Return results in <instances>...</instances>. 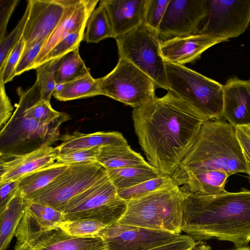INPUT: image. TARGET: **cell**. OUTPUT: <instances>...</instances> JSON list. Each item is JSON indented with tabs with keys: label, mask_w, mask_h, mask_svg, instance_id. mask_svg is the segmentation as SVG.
Returning <instances> with one entry per match:
<instances>
[{
	"label": "cell",
	"mask_w": 250,
	"mask_h": 250,
	"mask_svg": "<svg viewBox=\"0 0 250 250\" xmlns=\"http://www.w3.org/2000/svg\"><path fill=\"white\" fill-rule=\"evenodd\" d=\"M182 231L195 241L211 239L232 242L236 247L250 241V190H225L213 195L188 194Z\"/></svg>",
	"instance_id": "cell-2"
},
{
	"label": "cell",
	"mask_w": 250,
	"mask_h": 250,
	"mask_svg": "<svg viewBox=\"0 0 250 250\" xmlns=\"http://www.w3.org/2000/svg\"><path fill=\"white\" fill-rule=\"evenodd\" d=\"M84 31L72 33L59 42L51 50L43 62V63L53 59L63 57L70 51L79 47L83 40Z\"/></svg>",
	"instance_id": "cell-37"
},
{
	"label": "cell",
	"mask_w": 250,
	"mask_h": 250,
	"mask_svg": "<svg viewBox=\"0 0 250 250\" xmlns=\"http://www.w3.org/2000/svg\"><path fill=\"white\" fill-rule=\"evenodd\" d=\"M79 48L70 51L62 58L55 73L57 85L68 83L90 73L80 55Z\"/></svg>",
	"instance_id": "cell-30"
},
{
	"label": "cell",
	"mask_w": 250,
	"mask_h": 250,
	"mask_svg": "<svg viewBox=\"0 0 250 250\" xmlns=\"http://www.w3.org/2000/svg\"><path fill=\"white\" fill-rule=\"evenodd\" d=\"M106 225L91 220L64 221L59 228L69 235L77 237L94 236Z\"/></svg>",
	"instance_id": "cell-34"
},
{
	"label": "cell",
	"mask_w": 250,
	"mask_h": 250,
	"mask_svg": "<svg viewBox=\"0 0 250 250\" xmlns=\"http://www.w3.org/2000/svg\"><path fill=\"white\" fill-rule=\"evenodd\" d=\"M62 57L50 60L35 69V82L38 86L41 100L50 102L51 95L56 88L55 73Z\"/></svg>",
	"instance_id": "cell-32"
},
{
	"label": "cell",
	"mask_w": 250,
	"mask_h": 250,
	"mask_svg": "<svg viewBox=\"0 0 250 250\" xmlns=\"http://www.w3.org/2000/svg\"><path fill=\"white\" fill-rule=\"evenodd\" d=\"M98 2L97 0H78L76 3L65 7L61 21L45 42L32 69L42 65L51 50L67 36L74 32L84 31L87 19Z\"/></svg>",
	"instance_id": "cell-15"
},
{
	"label": "cell",
	"mask_w": 250,
	"mask_h": 250,
	"mask_svg": "<svg viewBox=\"0 0 250 250\" xmlns=\"http://www.w3.org/2000/svg\"><path fill=\"white\" fill-rule=\"evenodd\" d=\"M223 118L234 127L250 125V80L234 77L223 85Z\"/></svg>",
	"instance_id": "cell-20"
},
{
	"label": "cell",
	"mask_w": 250,
	"mask_h": 250,
	"mask_svg": "<svg viewBox=\"0 0 250 250\" xmlns=\"http://www.w3.org/2000/svg\"><path fill=\"white\" fill-rule=\"evenodd\" d=\"M62 140V143L56 147L59 154L73 150L128 144L123 134L118 131H99L87 134L76 131L65 135Z\"/></svg>",
	"instance_id": "cell-23"
},
{
	"label": "cell",
	"mask_w": 250,
	"mask_h": 250,
	"mask_svg": "<svg viewBox=\"0 0 250 250\" xmlns=\"http://www.w3.org/2000/svg\"><path fill=\"white\" fill-rule=\"evenodd\" d=\"M83 40L89 43H98L109 38L115 39L114 31L104 4L99 6L90 13L86 24Z\"/></svg>",
	"instance_id": "cell-29"
},
{
	"label": "cell",
	"mask_w": 250,
	"mask_h": 250,
	"mask_svg": "<svg viewBox=\"0 0 250 250\" xmlns=\"http://www.w3.org/2000/svg\"><path fill=\"white\" fill-rule=\"evenodd\" d=\"M97 235L103 239L105 250H149L185 236L118 222L106 226Z\"/></svg>",
	"instance_id": "cell-12"
},
{
	"label": "cell",
	"mask_w": 250,
	"mask_h": 250,
	"mask_svg": "<svg viewBox=\"0 0 250 250\" xmlns=\"http://www.w3.org/2000/svg\"><path fill=\"white\" fill-rule=\"evenodd\" d=\"M229 175L220 170H204L186 175L175 181L184 192L198 195H213L224 191Z\"/></svg>",
	"instance_id": "cell-22"
},
{
	"label": "cell",
	"mask_w": 250,
	"mask_h": 250,
	"mask_svg": "<svg viewBox=\"0 0 250 250\" xmlns=\"http://www.w3.org/2000/svg\"><path fill=\"white\" fill-rule=\"evenodd\" d=\"M27 3L29 12L22 35L24 49L38 41L46 42L61 21L65 9L58 0H29Z\"/></svg>",
	"instance_id": "cell-14"
},
{
	"label": "cell",
	"mask_w": 250,
	"mask_h": 250,
	"mask_svg": "<svg viewBox=\"0 0 250 250\" xmlns=\"http://www.w3.org/2000/svg\"><path fill=\"white\" fill-rule=\"evenodd\" d=\"M187 250H211L210 247L203 241H197L191 248Z\"/></svg>",
	"instance_id": "cell-45"
},
{
	"label": "cell",
	"mask_w": 250,
	"mask_h": 250,
	"mask_svg": "<svg viewBox=\"0 0 250 250\" xmlns=\"http://www.w3.org/2000/svg\"><path fill=\"white\" fill-rule=\"evenodd\" d=\"M207 11L206 0H170L157 30L160 39L198 34Z\"/></svg>",
	"instance_id": "cell-13"
},
{
	"label": "cell",
	"mask_w": 250,
	"mask_h": 250,
	"mask_svg": "<svg viewBox=\"0 0 250 250\" xmlns=\"http://www.w3.org/2000/svg\"><path fill=\"white\" fill-rule=\"evenodd\" d=\"M19 183L20 179L0 183V213L18 192Z\"/></svg>",
	"instance_id": "cell-43"
},
{
	"label": "cell",
	"mask_w": 250,
	"mask_h": 250,
	"mask_svg": "<svg viewBox=\"0 0 250 250\" xmlns=\"http://www.w3.org/2000/svg\"><path fill=\"white\" fill-rule=\"evenodd\" d=\"M45 42L44 41H38L24 49L16 66L14 73L15 76L32 69L34 62Z\"/></svg>",
	"instance_id": "cell-40"
},
{
	"label": "cell",
	"mask_w": 250,
	"mask_h": 250,
	"mask_svg": "<svg viewBox=\"0 0 250 250\" xmlns=\"http://www.w3.org/2000/svg\"><path fill=\"white\" fill-rule=\"evenodd\" d=\"M116 40L119 58H124L148 75L157 88L168 90L166 62L161 53L157 31L144 23Z\"/></svg>",
	"instance_id": "cell-8"
},
{
	"label": "cell",
	"mask_w": 250,
	"mask_h": 250,
	"mask_svg": "<svg viewBox=\"0 0 250 250\" xmlns=\"http://www.w3.org/2000/svg\"><path fill=\"white\" fill-rule=\"evenodd\" d=\"M53 96L61 101L91 97L100 95L97 79L90 73L68 83L57 85Z\"/></svg>",
	"instance_id": "cell-28"
},
{
	"label": "cell",
	"mask_w": 250,
	"mask_h": 250,
	"mask_svg": "<svg viewBox=\"0 0 250 250\" xmlns=\"http://www.w3.org/2000/svg\"><path fill=\"white\" fill-rule=\"evenodd\" d=\"M229 250H250V247L249 246L243 247H236Z\"/></svg>",
	"instance_id": "cell-46"
},
{
	"label": "cell",
	"mask_w": 250,
	"mask_h": 250,
	"mask_svg": "<svg viewBox=\"0 0 250 250\" xmlns=\"http://www.w3.org/2000/svg\"><path fill=\"white\" fill-rule=\"evenodd\" d=\"M58 155L56 147L50 146L21 155H0V183L19 180L52 164Z\"/></svg>",
	"instance_id": "cell-18"
},
{
	"label": "cell",
	"mask_w": 250,
	"mask_h": 250,
	"mask_svg": "<svg viewBox=\"0 0 250 250\" xmlns=\"http://www.w3.org/2000/svg\"><path fill=\"white\" fill-rule=\"evenodd\" d=\"M106 170L108 178L118 192L163 174L148 162L132 167Z\"/></svg>",
	"instance_id": "cell-24"
},
{
	"label": "cell",
	"mask_w": 250,
	"mask_h": 250,
	"mask_svg": "<svg viewBox=\"0 0 250 250\" xmlns=\"http://www.w3.org/2000/svg\"><path fill=\"white\" fill-rule=\"evenodd\" d=\"M174 184L175 183L170 176L162 174L156 178L118 191V193L121 199L127 202Z\"/></svg>",
	"instance_id": "cell-33"
},
{
	"label": "cell",
	"mask_w": 250,
	"mask_h": 250,
	"mask_svg": "<svg viewBox=\"0 0 250 250\" xmlns=\"http://www.w3.org/2000/svg\"><path fill=\"white\" fill-rule=\"evenodd\" d=\"M206 1L207 14L199 33L228 41L247 29L250 22V0Z\"/></svg>",
	"instance_id": "cell-11"
},
{
	"label": "cell",
	"mask_w": 250,
	"mask_h": 250,
	"mask_svg": "<svg viewBox=\"0 0 250 250\" xmlns=\"http://www.w3.org/2000/svg\"><path fill=\"white\" fill-rule=\"evenodd\" d=\"M169 1L170 0H146L143 23L157 31Z\"/></svg>",
	"instance_id": "cell-36"
},
{
	"label": "cell",
	"mask_w": 250,
	"mask_h": 250,
	"mask_svg": "<svg viewBox=\"0 0 250 250\" xmlns=\"http://www.w3.org/2000/svg\"><path fill=\"white\" fill-rule=\"evenodd\" d=\"M108 15L115 39L143 23L146 0H102Z\"/></svg>",
	"instance_id": "cell-21"
},
{
	"label": "cell",
	"mask_w": 250,
	"mask_h": 250,
	"mask_svg": "<svg viewBox=\"0 0 250 250\" xmlns=\"http://www.w3.org/2000/svg\"><path fill=\"white\" fill-rule=\"evenodd\" d=\"M100 148L73 150L59 154L56 161L67 165L96 161Z\"/></svg>",
	"instance_id": "cell-39"
},
{
	"label": "cell",
	"mask_w": 250,
	"mask_h": 250,
	"mask_svg": "<svg viewBox=\"0 0 250 250\" xmlns=\"http://www.w3.org/2000/svg\"><path fill=\"white\" fill-rule=\"evenodd\" d=\"M0 128L7 124L13 114V107L5 90L4 84L0 82Z\"/></svg>",
	"instance_id": "cell-44"
},
{
	"label": "cell",
	"mask_w": 250,
	"mask_h": 250,
	"mask_svg": "<svg viewBox=\"0 0 250 250\" xmlns=\"http://www.w3.org/2000/svg\"><path fill=\"white\" fill-rule=\"evenodd\" d=\"M235 130L245 160L246 173L250 179V125L236 126Z\"/></svg>",
	"instance_id": "cell-41"
},
{
	"label": "cell",
	"mask_w": 250,
	"mask_h": 250,
	"mask_svg": "<svg viewBox=\"0 0 250 250\" xmlns=\"http://www.w3.org/2000/svg\"><path fill=\"white\" fill-rule=\"evenodd\" d=\"M19 94L20 100L17 105L22 110L26 117L42 123H51L59 119L64 113L54 109L50 102L44 100H39L29 105L24 94L21 92H19Z\"/></svg>",
	"instance_id": "cell-31"
},
{
	"label": "cell",
	"mask_w": 250,
	"mask_h": 250,
	"mask_svg": "<svg viewBox=\"0 0 250 250\" xmlns=\"http://www.w3.org/2000/svg\"><path fill=\"white\" fill-rule=\"evenodd\" d=\"M69 165L56 161L26 175L20 179L19 191L28 199L35 193L54 181Z\"/></svg>",
	"instance_id": "cell-27"
},
{
	"label": "cell",
	"mask_w": 250,
	"mask_h": 250,
	"mask_svg": "<svg viewBox=\"0 0 250 250\" xmlns=\"http://www.w3.org/2000/svg\"><path fill=\"white\" fill-rule=\"evenodd\" d=\"M70 119L64 113L58 120L45 123L26 117L17 105L0 129V155H21L50 146L59 138L60 127Z\"/></svg>",
	"instance_id": "cell-6"
},
{
	"label": "cell",
	"mask_w": 250,
	"mask_h": 250,
	"mask_svg": "<svg viewBox=\"0 0 250 250\" xmlns=\"http://www.w3.org/2000/svg\"><path fill=\"white\" fill-rule=\"evenodd\" d=\"M188 193L174 184L126 202L119 223L180 234Z\"/></svg>",
	"instance_id": "cell-4"
},
{
	"label": "cell",
	"mask_w": 250,
	"mask_h": 250,
	"mask_svg": "<svg viewBox=\"0 0 250 250\" xmlns=\"http://www.w3.org/2000/svg\"><path fill=\"white\" fill-rule=\"evenodd\" d=\"M96 161L106 169L145 164L146 161L127 145L108 146L99 148Z\"/></svg>",
	"instance_id": "cell-26"
},
{
	"label": "cell",
	"mask_w": 250,
	"mask_h": 250,
	"mask_svg": "<svg viewBox=\"0 0 250 250\" xmlns=\"http://www.w3.org/2000/svg\"><path fill=\"white\" fill-rule=\"evenodd\" d=\"M100 95L137 108L156 97L154 81L127 60L119 58L114 68L97 79Z\"/></svg>",
	"instance_id": "cell-9"
},
{
	"label": "cell",
	"mask_w": 250,
	"mask_h": 250,
	"mask_svg": "<svg viewBox=\"0 0 250 250\" xmlns=\"http://www.w3.org/2000/svg\"><path fill=\"white\" fill-rule=\"evenodd\" d=\"M17 250H105V246L98 235L74 237L58 227L37 234Z\"/></svg>",
	"instance_id": "cell-19"
},
{
	"label": "cell",
	"mask_w": 250,
	"mask_h": 250,
	"mask_svg": "<svg viewBox=\"0 0 250 250\" xmlns=\"http://www.w3.org/2000/svg\"><path fill=\"white\" fill-rule=\"evenodd\" d=\"M227 40L198 33L172 38L162 42L161 53L165 62L184 65L199 59L211 46Z\"/></svg>",
	"instance_id": "cell-17"
},
{
	"label": "cell",
	"mask_w": 250,
	"mask_h": 250,
	"mask_svg": "<svg viewBox=\"0 0 250 250\" xmlns=\"http://www.w3.org/2000/svg\"><path fill=\"white\" fill-rule=\"evenodd\" d=\"M19 1L18 0H0V41L6 36L9 20Z\"/></svg>",
	"instance_id": "cell-42"
},
{
	"label": "cell",
	"mask_w": 250,
	"mask_h": 250,
	"mask_svg": "<svg viewBox=\"0 0 250 250\" xmlns=\"http://www.w3.org/2000/svg\"><path fill=\"white\" fill-rule=\"evenodd\" d=\"M64 221L62 211L29 200L16 230L14 250H18L37 234L59 227Z\"/></svg>",
	"instance_id": "cell-16"
},
{
	"label": "cell",
	"mask_w": 250,
	"mask_h": 250,
	"mask_svg": "<svg viewBox=\"0 0 250 250\" xmlns=\"http://www.w3.org/2000/svg\"><path fill=\"white\" fill-rule=\"evenodd\" d=\"M29 5L27 3L24 13L15 28L0 41V71L2 69L12 49L22 38L28 17Z\"/></svg>",
	"instance_id": "cell-35"
},
{
	"label": "cell",
	"mask_w": 250,
	"mask_h": 250,
	"mask_svg": "<svg viewBox=\"0 0 250 250\" xmlns=\"http://www.w3.org/2000/svg\"><path fill=\"white\" fill-rule=\"evenodd\" d=\"M25 42L22 37L10 53L4 66L0 71V82L5 84L15 77L14 73L25 47Z\"/></svg>",
	"instance_id": "cell-38"
},
{
	"label": "cell",
	"mask_w": 250,
	"mask_h": 250,
	"mask_svg": "<svg viewBox=\"0 0 250 250\" xmlns=\"http://www.w3.org/2000/svg\"><path fill=\"white\" fill-rule=\"evenodd\" d=\"M135 132L148 163L171 177L208 120L170 90L133 108Z\"/></svg>",
	"instance_id": "cell-1"
},
{
	"label": "cell",
	"mask_w": 250,
	"mask_h": 250,
	"mask_svg": "<svg viewBox=\"0 0 250 250\" xmlns=\"http://www.w3.org/2000/svg\"><path fill=\"white\" fill-rule=\"evenodd\" d=\"M126 208L106 174L70 200L62 212L64 221L91 220L107 226L118 222Z\"/></svg>",
	"instance_id": "cell-7"
},
{
	"label": "cell",
	"mask_w": 250,
	"mask_h": 250,
	"mask_svg": "<svg viewBox=\"0 0 250 250\" xmlns=\"http://www.w3.org/2000/svg\"><path fill=\"white\" fill-rule=\"evenodd\" d=\"M106 174V169L97 161L69 165L57 178L28 200L62 212L70 200Z\"/></svg>",
	"instance_id": "cell-10"
},
{
	"label": "cell",
	"mask_w": 250,
	"mask_h": 250,
	"mask_svg": "<svg viewBox=\"0 0 250 250\" xmlns=\"http://www.w3.org/2000/svg\"><path fill=\"white\" fill-rule=\"evenodd\" d=\"M223 119L204 122L193 145L171 176L173 182L204 170L223 171L229 176L247 172L235 127Z\"/></svg>",
	"instance_id": "cell-3"
},
{
	"label": "cell",
	"mask_w": 250,
	"mask_h": 250,
	"mask_svg": "<svg viewBox=\"0 0 250 250\" xmlns=\"http://www.w3.org/2000/svg\"><path fill=\"white\" fill-rule=\"evenodd\" d=\"M168 90L208 120L223 118V85L186 67L166 62Z\"/></svg>",
	"instance_id": "cell-5"
},
{
	"label": "cell",
	"mask_w": 250,
	"mask_h": 250,
	"mask_svg": "<svg viewBox=\"0 0 250 250\" xmlns=\"http://www.w3.org/2000/svg\"><path fill=\"white\" fill-rule=\"evenodd\" d=\"M29 202L20 191L0 213V250H6Z\"/></svg>",
	"instance_id": "cell-25"
}]
</instances>
